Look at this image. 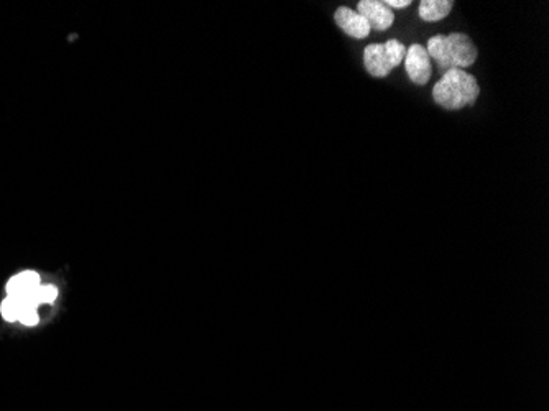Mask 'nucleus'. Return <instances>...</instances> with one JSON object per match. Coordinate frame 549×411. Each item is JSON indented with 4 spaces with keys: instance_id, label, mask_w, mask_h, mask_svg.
Instances as JSON below:
<instances>
[{
    "instance_id": "9",
    "label": "nucleus",
    "mask_w": 549,
    "mask_h": 411,
    "mask_svg": "<svg viewBox=\"0 0 549 411\" xmlns=\"http://www.w3.org/2000/svg\"><path fill=\"white\" fill-rule=\"evenodd\" d=\"M0 312H2V318L8 322L18 321V304L16 303V300L7 296L0 304Z\"/></svg>"
},
{
    "instance_id": "10",
    "label": "nucleus",
    "mask_w": 549,
    "mask_h": 411,
    "mask_svg": "<svg viewBox=\"0 0 549 411\" xmlns=\"http://www.w3.org/2000/svg\"><path fill=\"white\" fill-rule=\"evenodd\" d=\"M41 296H43V303H55L58 298V288L55 285H43Z\"/></svg>"
},
{
    "instance_id": "3",
    "label": "nucleus",
    "mask_w": 549,
    "mask_h": 411,
    "mask_svg": "<svg viewBox=\"0 0 549 411\" xmlns=\"http://www.w3.org/2000/svg\"><path fill=\"white\" fill-rule=\"evenodd\" d=\"M406 57V47L402 41L388 40L384 45L374 43L364 49V65L370 76L385 78Z\"/></svg>"
},
{
    "instance_id": "11",
    "label": "nucleus",
    "mask_w": 549,
    "mask_h": 411,
    "mask_svg": "<svg viewBox=\"0 0 549 411\" xmlns=\"http://www.w3.org/2000/svg\"><path fill=\"white\" fill-rule=\"evenodd\" d=\"M384 4L392 10V8L410 7L411 0H386Z\"/></svg>"
},
{
    "instance_id": "5",
    "label": "nucleus",
    "mask_w": 549,
    "mask_h": 411,
    "mask_svg": "<svg viewBox=\"0 0 549 411\" xmlns=\"http://www.w3.org/2000/svg\"><path fill=\"white\" fill-rule=\"evenodd\" d=\"M357 12L369 22L370 30L374 28L378 32H384L394 24L392 10L386 7L384 2L378 0H361L357 4Z\"/></svg>"
},
{
    "instance_id": "6",
    "label": "nucleus",
    "mask_w": 549,
    "mask_h": 411,
    "mask_svg": "<svg viewBox=\"0 0 549 411\" xmlns=\"http://www.w3.org/2000/svg\"><path fill=\"white\" fill-rule=\"evenodd\" d=\"M337 26L355 40H364L370 35V25L364 16L349 7H339L334 14Z\"/></svg>"
},
{
    "instance_id": "7",
    "label": "nucleus",
    "mask_w": 549,
    "mask_h": 411,
    "mask_svg": "<svg viewBox=\"0 0 549 411\" xmlns=\"http://www.w3.org/2000/svg\"><path fill=\"white\" fill-rule=\"evenodd\" d=\"M41 287L40 273L33 270L20 271L16 277L8 279L7 296H24L30 295Z\"/></svg>"
},
{
    "instance_id": "4",
    "label": "nucleus",
    "mask_w": 549,
    "mask_h": 411,
    "mask_svg": "<svg viewBox=\"0 0 549 411\" xmlns=\"http://www.w3.org/2000/svg\"><path fill=\"white\" fill-rule=\"evenodd\" d=\"M405 68L406 74L411 81L417 86H425L429 78H431V58L428 57V51L423 45L415 43L410 48L406 49V57H405Z\"/></svg>"
},
{
    "instance_id": "2",
    "label": "nucleus",
    "mask_w": 549,
    "mask_h": 411,
    "mask_svg": "<svg viewBox=\"0 0 549 411\" xmlns=\"http://www.w3.org/2000/svg\"><path fill=\"white\" fill-rule=\"evenodd\" d=\"M480 94L479 82L472 74L464 69H449L436 82L433 99L438 106L446 111H459L462 107L474 106Z\"/></svg>"
},
{
    "instance_id": "8",
    "label": "nucleus",
    "mask_w": 549,
    "mask_h": 411,
    "mask_svg": "<svg viewBox=\"0 0 549 411\" xmlns=\"http://www.w3.org/2000/svg\"><path fill=\"white\" fill-rule=\"evenodd\" d=\"M454 2L451 0H423L419 4V16L425 22H439L449 16Z\"/></svg>"
},
{
    "instance_id": "1",
    "label": "nucleus",
    "mask_w": 549,
    "mask_h": 411,
    "mask_svg": "<svg viewBox=\"0 0 549 411\" xmlns=\"http://www.w3.org/2000/svg\"><path fill=\"white\" fill-rule=\"evenodd\" d=\"M428 57L433 58L436 65L439 66L441 73L449 69H464L476 63V45L464 33L451 35H436L428 41Z\"/></svg>"
}]
</instances>
